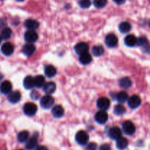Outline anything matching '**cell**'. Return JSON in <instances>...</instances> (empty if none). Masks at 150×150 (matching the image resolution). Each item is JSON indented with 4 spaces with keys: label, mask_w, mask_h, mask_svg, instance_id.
Returning a JSON list of instances; mask_svg holds the SVG:
<instances>
[{
    "label": "cell",
    "mask_w": 150,
    "mask_h": 150,
    "mask_svg": "<svg viewBox=\"0 0 150 150\" xmlns=\"http://www.w3.org/2000/svg\"><path fill=\"white\" fill-rule=\"evenodd\" d=\"M89 139V136L88 133L86 131L83 130H80L78 132L76 135V141L79 144L82 145H86L88 143Z\"/></svg>",
    "instance_id": "1"
},
{
    "label": "cell",
    "mask_w": 150,
    "mask_h": 150,
    "mask_svg": "<svg viewBox=\"0 0 150 150\" xmlns=\"http://www.w3.org/2000/svg\"><path fill=\"white\" fill-rule=\"evenodd\" d=\"M54 103V99L50 95H45L40 99V105L44 109H48Z\"/></svg>",
    "instance_id": "2"
},
{
    "label": "cell",
    "mask_w": 150,
    "mask_h": 150,
    "mask_svg": "<svg viewBox=\"0 0 150 150\" xmlns=\"http://www.w3.org/2000/svg\"><path fill=\"white\" fill-rule=\"evenodd\" d=\"M38 111V106L33 103H27L23 105V112L26 116L32 117L36 114Z\"/></svg>",
    "instance_id": "3"
},
{
    "label": "cell",
    "mask_w": 150,
    "mask_h": 150,
    "mask_svg": "<svg viewBox=\"0 0 150 150\" xmlns=\"http://www.w3.org/2000/svg\"><path fill=\"white\" fill-rule=\"evenodd\" d=\"M122 130L126 135L132 136L136 132V127L132 122L125 121L122 124Z\"/></svg>",
    "instance_id": "4"
},
{
    "label": "cell",
    "mask_w": 150,
    "mask_h": 150,
    "mask_svg": "<svg viewBox=\"0 0 150 150\" xmlns=\"http://www.w3.org/2000/svg\"><path fill=\"white\" fill-rule=\"evenodd\" d=\"M95 121L97 122L99 124H105L108 120V115L105 111H98V112L96 113L95 116Z\"/></svg>",
    "instance_id": "5"
},
{
    "label": "cell",
    "mask_w": 150,
    "mask_h": 150,
    "mask_svg": "<svg viewBox=\"0 0 150 150\" xmlns=\"http://www.w3.org/2000/svg\"><path fill=\"white\" fill-rule=\"evenodd\" d=\"M24 39L28 43H33L38 39V35L35 30H28L25 32Z\"/></svg>",
    "instance_id": "6"
},
{
    "label": "cell",
    "mask_w": 150,
    "mask_h": 150,
    "mask_svg": "<svg viewBox=\"0 0 150 150\" xmlns=\"http://www.w3.org/2000/svg\"><path fill=\"white\" fill-rule=\"evenodd\" d=\"M105 42L109 48H114L118 43V38L114 34H109L105 37Z\"/></svg>",
    "instance_id": "7"
},
{
    "label": "cell",
    "mask_w": 150,
    "mask_h": 150,
    "mask_svg": "<svg viewBox=\"0 0 150 150\" xmlns=\"http://www.w3.org/2000/svg\"><path fill=\"white\" fill-rule=\"evenodd\" d=\"M110 100L107 98H100L97 101V106L103 111L108 109L110 108Z\"/></svg>",
    "instance_id": "8"
},
{
    "label": "cell",
    "mask_w": 150,
    "mask_h": 150,
    "mask_svg": "<svg viewBox=\"0 0 150 150\" xmlns=\"http://www.w3.org/2000/svg\"><path fill=\"white\" fill-rule=\"evenodd\" d=\"M128 105L132 109H136L142 103V100L138 95H133L128 98Z\"/></svg>",
    "instance_id": "9"
},
{
    "label": "cell",
    "mask_w": 150,
    "mask_h": 150,
    "mask_svg": "<svg viewBox=\"0 0 150 150\" xmlns=\"http://www.w3.org/2000/svg\"><path fill=\"white\" fill-rule=\"evenodd\" d=\"M108 136L113 140H117L122 137V131L118 127H112L108 131Z\"/></svg>",
    "instance_id": "10"
},
{
    "label": "cell",
    "mask_w": 150,
    "mask_h": 150,
    "mask_svg": "<svg viewBox=\"0 0 150 150\" xmlns=\"http://www.w3.org/2000/svg\"><path fill=\"white\" fill-rule=\"evenodd\" d=\"M1 52L5 56H10L14 52V46L10 42H5L1 46Z\"/></svg>",
    "instance_id": "11"
},
{
    "label": "cell",
    "mask_w": 150,
    "mask_h": 150,
    "mask_svg": "<svg viewBox=\"0 0 150 150\" xmlns=\"http://www.w3.org/2000/svg\"><path fill=\"white\" fill-rule=\"evenodd\" d=\"M74 49L75 51L76 52V54L80 55V54L85 52H87V51H89V45H88V44L86 43V42H81L76 44Z\"/></svg>",
    "instance_id": "12"
},
{
    "label": "cell",
    "mask_w": 150,
    "mask_h": 150,
    "mask_svg": "<svg viewBox=\"0 0 150 150\" xmlns=\"http://www.w3.org/2000/svg\"><path fill=\"white\" fill-rule=\"evenodd\" d=\"M21 95L18 91H13L8 93V100L11 103H17L21 100Z\"/></svg>",
    "instance_id": "13"
},
{
    "label": "cell",
    "mask_w": 150,
    "mask_h": 150,
    "mask_svg": "<svg viewBox=\"0 0 150 150\" xmlns=\"http://www.w3.org/2000/svg\"><path fill=\"white\" fill-rule=\"evenodd\" d=\"M36 51V48L32 43H27L25 44L22 48V52L26 56H31L34 54Z\"/></svg>",
    "instance_id": "14"
},
{
    "label": "cell",
    "mask_w": 150,
    "mask_h": 150,
    "mask_svg": "<svg viewBox=\"0 0 150 150\" xmlns=\"http://www.w3.org/2000/svg\"><path fill=\"white\" fill-rule=\"evenodd\" d=\"M24 26L28 30H35L39 26V23L38 21L34 19H28L25 21Z\"/></svg>",
    "instance_id": "15"
},
{
    "label": "cell",
    "mask_w": 150,
    "mask_h": 150,
    "mask_svg": "<svg viewBox=\"0 0 150 150\" xmlns=\"http://www.w3.org/2000/svg\"><path fill=\"white\" fill-rule=\"evenodd\" d=\"M12 90V83L9 81H4L0 84V92L2 94H8Z\"/></svg>",
    "instance_id": "16"
},
{
    "label": "cell",
    "mask_w": 150,
    "mask_h": 150,
    "mask_svg": "<svg viewBox=\"0 0 150 150\" xmlns=\"http://www.w3.org/2000/svg\"><path fill=\"white\" fill-rule=\"evenodd\" d=\"M26 142L25 147L27 150H33L38 146V139L35 136H33L29 139H28V140Z\"/></svg>",
    "instance_id": "17"
},
{
    "label": "cell",
    "mask_w": 150,
    "mask_h": 150,
    "mask_svg": "<svg viewBox=\"0 0 150 150\" xmlns=\"http://www.w3.org/2000/svg\"><path fill=\"white\" fill-rule=\"evenodd\" d=\"M56 88H57V86H56L55 83H54V82H48V83L44 84L43 91L47 95H51V94L55 92Z\"/></svg>",
    "instance_id": "18"
},
{
    "label": "cell",
    "mask_w": 150,
    "mask_h": 150,
    "mask_svg": "<svg viewBox=\"0 0 150 150\" xmlns=\"http://www.w3.org/2000/svg\"><path fill=\"white\" fill-rule=\"evenodd\" d=\"M51 112H52L53 116L54 117H56V118H60V117H62L64 115V108H63V107L62 105H55L52 108V111Z\"/></svg>",
    "instance_id": "19"
},
{
    "label": "cell",
    "mask_w": 150,
    "mask_h": 150,
    "mask_svg": "<svg viewBox=\"0 0 150 150\" xmlns=\"http://www.w3.org/2000/svg\"><path fill=\"white\" fill-rule=\"evenodd\" d=\"M92 60V56L89 52H85L83 54H80V57H79V61L81 64H88L91 62Z\"/></svg>",
    "instance_id": "20"
},
{
    "label": "cell",
    "mask_w": 150,
    "mask_h": 150,
    "mask_svg": "<svg viewBox=\"0 0 150 150\" xmlns=\"http://www.w3.org/2000/svg\"><path fill=\"white\" fill-rule=\"evenodd\" d=\"M137 42V38L135 35H129L125 38V43L128 47H133L136 45Z\"/></svg>",
    "instance_id": "21"
},
{
    "label": "cell",
    "mask_w": 150,
    "mask_h": 150,
    "mask_svg": "<svg viewBox=\"0 0 150 150\" xmlns=\"http://www.w3.org/2000/svg\"><path fill=\"white\" fill-rule=\"evenodd\" d=\"M131 28H132L131 24L127 21H123L122 22V23H120V25H119V29H120V32L123 34L128 33V32L131 30Z\"/></svg>",
    "instance_id": "22"
},
{
    "label": "cell",
    "mask_w": 150,
    "mask_h": 150,
    "mask_svg": "<svg viewBox=\"0 0 150 150\" xmlns=\"http://www.w3.org/2000/svg\"><path fill=\"white\" fill-rule=\"evenodd\" d=\"M128 146V141L125 138L120 137L117 140V147L120 150H124Z\"/></svg>",
    "instance_id": "23"
},
{
    "label": "cell",
    "mask_w": 150,
    "mask_h": 150,
    "mask_svg": "<svg viewBox=\"0 0 150 150\" xmlns=\"http://www.w3.org/2000/svg\"><path fill=\"white\" fill-rule=\"evenodd\" d=\"M23 86L26 89H31L35 87V83H34V78L29 76H26L23 80Z\"/></svg>",
    "instance_id": "24"
},
{
    "label": "cell",
    "mask_w": 150,
    "mask_h": 150,
    "mask_svg": "<svg viewBox=\"0 0 150 150\" xmlns=\"http://www.w3.org/2000/svg\"><path fill=\"white\" fill-rule=\"evenodd\" d=\"M44 72H45V74L47 77L52 78L57 73V69L53 65H47L44 69Z\"/></svg>",
    "instance_id": "25"
},
{
    "label": "cell",
    "mask_w": 150,
    "mask_h": 150,
    "mask_svg": "<svg viewBox=\"0 0 150 150\" xmlns=\"http://www.w3.org/2000/svg\"><path fill=\"white\" fill-rule=\"evenodd\" d=\"M120 86L122 88H124V89H128L130 86H132V81L130 80V78L128 77H124L122 79H121L120 80Z\"/></svg>",
    "instance_id": "26"
},
{
    "label": "cell",
    "mask_w": 150,
    "mask_h": 150,
    "mask_svg": "<svg viewBox=\"0 0 150 150\" xmlns=\"http://www.w3.org/2000/svg\"><path fill=\"white\" fill-rule=\"evenodd\" d=\"M34 83L37 88H41L45 84V78L42 76H37L34 78Z\"/></svg>",
    "instance_id": "27"
},
{
    "label": "cell",
    "mask_w": 150,
    "mask_h": 150,
    "mask_svg": "<svg viewBox=\"0 0 150 150\" xmlns=\"http://www.w3.org/2000/svg\"><path fill=\"white\" fill-rule=\"evenodd\" d=\"M127 99H128V95L127 94V92H124V91L119 92L116 95V100L120 103H123L126 102L127 100Z\"/></svg>",
    "instance_id": "28"
},
{
    "label": "cell",
    "mask_w": 150,
    "mask_h": 150,
    "mask_svg": "<svg viewBox=\"0 0 150 150\" xmlns=\"http://www.w3.org/2000/svg\"><path fill=\"white\" fill-rule=\"evenodd\" d=\"M29 132L26 131V130H23V131L20 132L18 135V140L21 143H24L29 139Z\"/></svg>",
    "instance_id": "29"
},
{
    "label": "cell",
    "mask_w": 150,
    "mask_h": 150,
    "mask_svg": "<svg viewBox=\"0 0 150 150\" xmlns=\"http://www.w3.org/2000/svg\"><path fill=\"white\" fill-rule=\"evenodd\" d=\"M114 114L117 116L123 115V114L126 112L125 107L123 105H122V104H118V105H116V106L114 107Z\"/></svg>",
    "instance_id": "30"
},
{
    "label": "cell",
    "mask_w": 150,
    "mask_h": 150,
    "mask_svg": "<svg viewBox=\"0 0 150 150\" xmlns=\"http://www.w3.org/2000/svg\"><path fill=\"white\" fill-rule=\"evenodd\" d=\"M104 53V48L102 45H95L92 48V54L95 57H100Z\"/></svg>",
    "instance_id": "31"
},
{
    "label": "cell",
    "mask_w": 150,
    "mask_h": 150,
    "mask_svg": "<svg viewBox=\"0 0 150 150\" xmlns=\"http://www.w3.org/2000/svg\"><path fill=\"white\" fill-rule=\"evenodd\" d=\"M12 35V30L10 28H4L1 33V38L3 40H7L10 38Z\"/></svg>",
    "instance_id": "32"
},
{
    "label": "cell",
    "mask_w": 150,
    "mask_h": 150,
    "mask_svg": "<svg viewBox=\"0 0 150 150\" xmlns=\"http://www.w3.org/2000/svg\"><path fill=\"white\" fill-rule=\"evenodd\" d=\"M139 46L143 47V46H146L148 44V39L146 38V37L145 36H142L140 38H137V42H136Z\"/></svg>",
    "instance_id": "33"
},
{
    "label": "cell",
    "mask_w": 150,
    "mask_h": 150,
    "mask_svg": "<svg viewBox=\"0 0 150 150\" xmlns=\"http://www.w3.org/2000/svg\"><path fill=\"white\" fill-rule=\"evenodd\" d=\"M94 5L97 8H103L107 4V0H94Z\"/></svg>",
    "instance_id": "34"
},
{
    "label": "cell",
    "mask_w": 150,
    "mask_h": 150,
    "mask_svg": "<svg viewBox=\"0 0 150 150\" xmlns=\"http://www.w3.org/2000/svg\"><path fill=\"white\" fill-rule=\"evenodd\" d=\"M79 4L81 8L87 9L91 6L90 0H79Z\"/></svg>",
    "instance_id": "35"
},
{
    "label": "cell",
    "mask_w": 150,
    "mask_h": 150,
    "mask_svg": "<svg viewBox=\"0 0 150 150\" xmlns=\"http://www.w3.org/2000/svg\"><path fill=\"white\" fill-rule=\"evenodd\" d=\"M97 149H98V145L95 142H91L86 146V150H97Z\"/></svg>",
    "instance_id": "36"
},
{
    "label": "cell",
    "mask_w": 150,
    "mask_h": 150,
    "mask_svg": "<svg viewBox=\"0 0 150 150\" xmlns=\"http://www.w3.org/2000/svg\"><path fill=\"white\" fill-rule=\"evenodd\" d=\"M99 150H111V146L108 144H104L101 145L100 147L99 148Z\"/></svg>",
    "instance_id": "37"
},
{
    "label": "cell",
    "mask_w": 150,
    "mask_h": 150,
    "mask_svg": "<svg viewBox=\"0 0 150 150\" xmlns=\"http://www.w3.org/2000/svg\"><path fill=\"white\" fill-rule=\"evenodd\" d=\"M31 97H32V99L37 100L39 98L40 95L38 93V92H36V91H34V92H32V94H31Z\"/></svg>",
    "instance_id": "38"
},
{
    "label": "cell",
    "mask_w": 150,
    "mask_h": 150,
    "mask_svg": "<svg viewBox=\"0 0 150 150\" xmlns=\"http://www.w3.org/2000/svg\"><path fill=\"white\" fill-rule=\"evenodd\" d=\"M114 1L117 4H122L125 2V0H114Z\"/></svg>",
    "instance_id": "39"
},
{
    "label": "cell",
    "mask_w": 150,
    "mask_h": 150,
    "mask_svg": "<svg viewBox=\"0 0 150 150\" xmlns=\"http://www.w3.org/2000/svg\"><path fill=\"white\" fill-rule=\"evenodd\" d=\"M36 150H48L47 149L45 146H39V147Z\"/></svg>",
    "instance_id": "40"
},
{
    "label": "cell",
    "mask_w": 150,
    "mask_h": 150,
    "mask_svg": "<svg viewBox=\"0 0 150 150\" xmlns=\"http://www.w3.org/2000/svg\"><path fill=\"white\" fill-rule=\"evenodd\" d=\"M16 1H24V0H16Z\"/></svg>",
    "instance_id": "41"
},
{
    "label": "cell",
    "mask_w": 150,
    "mask_h": 150,
    "mask_svg": "<svg viewBox=\"0 0 150 150\" xmlns=\"http://www.w3.org/2000/svg\"><path fill=\"white\" fill-rule=\"evenodd\" d=\"M1 40H2V39H1V37H0V43H1Z\"/></svg>",
    "instance_id": "42"
},
{
    "label": "cell",
    "mask_w": 150,
    "mask_h": 150,
    "mask_svg": "<svg viewBox=\"0 0 150 150\" xmlns=\"http://www.w3.org/2000/svg\"><path fill=\"white\" fill-rule=\"evenodd\" d=\"M18 150H23V149H18Z\"/></svg>",
    "instance_id": "43"
}]
</instances>
